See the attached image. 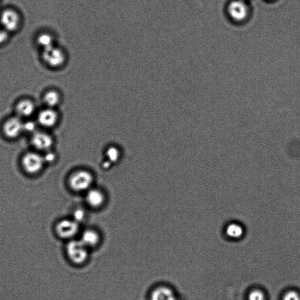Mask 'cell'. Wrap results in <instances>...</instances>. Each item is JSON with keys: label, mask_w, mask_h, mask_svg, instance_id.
Returning a JSON list of instances; mask_svg holds the SVG:
<instances>
[{"label": "cell", "mask_w": 300, "mask_h": 300, "mask_svg": "<svg viewBox=\"0 0 300 300\" xmlns=\"http://www.w3.org/2000/svg\"><path fill=\"white\" fill-rule=\"evenodd\" d=\"M85 217V213L82 209H78L73 213V219L78 223L84 220Z\"/></svg>", "instance_id": "21"}, {"label": "cell", "mask_w": 300, "mask_h": 300, "mask_svg": "<svg viewBox=\"0 0 300 300\" xmlns=\"http://www.w3.org/2000/svg\"><path fill=\"white\" fill-rule=\"evenodd\" d=\"M43 101L49 107L53 108L59 104V101H60V96L57 92L49 91L45 94Z\"/></svg>", "instance_id": "16"}, {"label": "cell", "mask_w": 300, "mask_h": 300, "mask_svg": "<svg viewBox=\"0 0 300 300\" xmlns=\"http://www.w3.org/2000/svg\"><path fill=\"white\" fill-rule=\"evenodd\" d=\"M283 300H300V294L295 290H289L283 295Z\"/></svg>", "instance_id": "20"}, {"label": "cell", "mask_w": 300, "mask_h": 300, "mask_svg": "<svg viewBox=\"0 0 300 300\" xmlns=\"http://www.w3.org/2000/svg\"><path fill=\"white\" fill-rule=\"evenodd\" d=\"M244 230L242 225L238 222H231L227 225L225 233L229 238L239 239L244 235Z\"/></svg>", "instance_id": "14"}, {"label": "cell", "mask_w": 300, "mask_h": 300, "mask_svg": "<svg viewBox=\"0 0 300 300\" xmlns=\"http://www.w3.org/2000/svg\"><path fill=\"white\" fill-rule=\"evenodd\" d=\"M267 1H273V0H267Z\"/></svg>", "instance_id": "25"}, {"label": "cell", "mask_w": 300, "mask_h": 300, "mask_svg": "<svg viewBox=\"0 0 300 300\" xmlns=\"http://www.w3.org/2000/svg\"><path fill=\"white\" fill-rule=\"evenodd\" d=\"M32 144L35 148L39 150L49 149L53 144L52 137L44 133H37L32 137Z\"/></svg>", "instance_id": "10"}, {"label": "cell", "mask_w": 300, "mask_h": 300, "mask_svg": "<svg viewBox=\"0 0 300 300\" xmlns=\"http://www.w3.org/2000/svg\"><path fill=\"white\" fill-rule=\"evenodd\" d=\"M245 1H246V0H245Z\"/></svg>", "instance_id": "26"}, {"label": "cell", "mask_w": 300, "mask_h": 300, "mask_svg": "<svg viewBox=\"0 0 300 300\" xmlns=\"http://www.w3.org/2000/svg\"><path fill=\"white\" fill-rule=\"evenodd\" d=\"M150 298L151 300H176L173 291L165 286L156 288L152 291Z\"/></svg>", "instance_id": "13"}, {"label": "cell", "mask_w": 300, "mask_h": 300, "mask_svg": "<svg viewBox=\"0 0 300 300\" xmlns=\"http://www.w3.org/2000/svg\"><path fill=\"white\" fill-rule=\"evenodd\" d=\"M7 38V31L5 30H0V44L5 42Z\"/></svg>", "instance_id": "22"}, {"label": "cell", "mask_w": 300, "mask_h": 300, "mask_svg": "<svg viewBox=\"0 0 300 300\" xmlns=\"http://www.w3.org/2000/svg\"><path fill=\"white\" fill-rule=\"evenodd\" d=\"M88 249L81 240H71L66 246L67 255L70 261L77 265L87 261L89 257Z\"/></svg>", "instance_id": "2"}, {"label": "cell", "mask_w": 300, "mask_h": 300, "mask_svg": "<svg viewBox=\"0 0 300 300\" xmlns=\"http://www.w3.org/2000/svg\"><path fill=\"white\" fill-rule=\"evenodd\" d=\"M83 243L88 248L96 247L100 242L99 234L93 229H88L82 232L80 239Z\"/></svg>", "instance_id": "12"}, {"label": "cell", "mask_w": 300, "mask_h": 300, "mask_svg": "<svg viewBox=\"0 0 300 300\" xmlns=\"http://www.w3.org/2000/svg\"><path fill=\"white\" fill-rule=\"evenodd\" d=\"M248 300H266L265 294L261 290L255 289L250 292Z\"/></svg>", "instance_id": "19"}, {"label": "cell", "mask_w": 300, "mask_h": 300, "mask_svg": "<svg viewBox=\"0 0 300 300\" xmlns=\"http://www.w3.org/2000/svg\"><path fill=\"white\" fill-rule=\"evenodd\" d=\"M56 231L57 234L61 238L71 239L78 234L80 226L79 223L74 219H64L58 223Z\"/></svg>", "instance_id": "5"}, {"label": "cell", "mask_w": 300, "mask_h": 300, "mask_svg": "<svg viewBox=\"0 0 300 300\" xmlns=\"http://www.w3.org/2000/svg\"><path fill=\"white\" fill-rule=\"evenodd\" d=\"M105 195L100 189L90 188L87 191L86 201L90 207L93 208H99L105 202Z\"/></svg>", "instance_id": "9"}, {"label": "cell", "mask_w": 300, "mask_h": 300, "mask_svg": "<svg viewBox=\"0 0 300 300\" xmlns=\"http://www.w3.org/2000/svg\"><path fill=\"white\" fill-rule=\"evenodd\" d=\"M1 23L7 31H14L18 29L19 18L16 12L7 10L3 12L1 16Z\"/></svg>", "instance_id": "7"}, {"label": "cell", "mask_w": 300, "mask_h": 300, "mask_svg": "<svg viewBox=\"0 0 300 300\" xmlns=\"http://www.w3.org/2000/svg\"><path fill=\"white\" fill-rule=\"evenodd\" d=\"M106 156L108 157L109 163H115L120 159L119 149L115 147H110L106 151Z\"/></svg>", "instance_id": "18"}, {"label": "cell", "mask_w": 300, "mask_h": 300, "mask_svg": "<svg viewBox=\"0 0 300 300\" xmlns=\"http://www.w3.org/2000/svg\"><path fill=\"white\" fill-rule=\"evenodd\" d=\"M43 60L50 66L57 68L61 66L65 61V55L60 49L54 46L43 49Z\"/></svg>", "instance_id": "6"}, {"label": "cell", "mask_w": 300, "mask_h": 300, "mask_svg": "<svg viewBox=\"0 0 300 300\" xmlns=\"http://www.w3.org/2000/svg\"><path fill=\"white\" fill-rule=\"evenodd\" d=\"M44 158V160L45 162L48 161H53L55 159V156L53 155V154H48V155H47L46 157H43Z\"/></svg>", "instance_id": "24"}, {"label": "cell", "mask_w": 300, "mask_h": 300, "mask_svg": "<svg viewBox=\"0 0 300 300\" xmlns=\"http://www.w3.org/2000/svg\"><path fill=\"white\" fill-rule=\"evenodd\" d=\"M94 178L91 172L81 169L72 173L69 178V184L71 188L77 192L88 191L91 188Z\"/></svg>", "instance_id": "3"}, {"label": "cell", "mask_w": 300, "mask_h": 300, "mask_svg": "<svg viewBox=\"0 0 300 300\" xmlns=\"http://www.w3.org/2000/svg\"><path fill=\"white\" fill-rule=\"evenodd\" d=\"M4 132L7 137L14 139L21 134L23 130V124L17 117H13L8 120L3 127Z\"/></svg>", "instance_id": "8"}, {"label": "cell", "mask_w": 300, "mask_h": 300, "mask_svg": "<svg viewBox=\"0 0 300 300\" xmlns=\"http://www.w3.org/2000/svg\"><path fill=\"white\" fill-rule=\"evenodd\" d=\"M35 128V125L33 122H28L25 124H23V129L27 131H33Z\"/></svg>", "instance_id": "23"}, {"label": "cell", "mask_w": 300, "mask_h": 300, "mask_svg": "<svg viewBox=\"0 0 300 300\" xmlns=\"http://www.w3.org/2000/svg\"><path fill=\"white\" fill-rule=\"evenodd\" d=\"M227 13L233 22L242 23L249 18L251 9L245 0H232L227 7Z\"/></svg>", "instance_id": "1"}, {"label": "cell", "mask_w": 300, "mask_h": 300, "mask_svg": "<svg viewBox=\"0 0 300 300\" xmlns=\"http://www.w3.org/2000/svg\"><path fill=\"white\" fill-rule=\"evenodd\" d=\"M38 43L39 45L42 47L43 49H45L53 46V39L50 35L43 34L39 36Z\"/></svg>", "instance_id": "17"}, {"label": "cell", "mask_w": 300, "mask_h": 300, "mask_svg": "<svg viewBox=\"0 0 300 300\" xmlns=\"http://www.w3.org/2000/svg\"><path fill=\"white\" fill-rule=\"evenodd\" d=\"M45 163L44 158L35 153L26 154L22 160L23 168L31 174L40 171Z\"/></svg>", "instance_id": "4"}, {"label": "cell", "mask_w": 300, "mask_h": 300, "mask_svg": "<svg viewBox=\"0 0 300 300\" xmlns=\"http://www.w3.org/2000/svg\"><path fill=\"white\" fill-rule=\"evenodd\" d=\"M38 120L39 123L43 127H53L57 123L58 114L53 109L43 110L39 113Z\"/></svg>", "instance_id": "11"}, {"label": "cell", "mask_w": 300, "mask_h": 300, "mask_svg": "<svg viewBox=\"0 0 300 300\" xmlns=\"http://www.w3.org/2000/svg\"><path fill=\"white\" fill-rule=\"evenodd\" d=\"M16 110L19 116L29 117L34 113L35 107L32 102L25 100L18 103Z\"/></svg>", "instance_id": "15"}]
</instances>
